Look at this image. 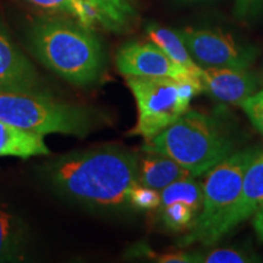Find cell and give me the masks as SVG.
Listing matches in <instances>:
<instances>
[{"mask_svg":"<svg viewBox=\"0 0 263 263\" xmlns=\"http://www.w3.org/2000/svg\"><path fill=\"white\" fill-rule=\"evenodd\" d=\"M27 2L42 9L70 16L71 18L90 29L101 26V18L97 10L85 0H27Z\"/></svg>","mask_w":263,"mask_h":263,"instance_id":"obj_16","label":"cell"},{"mask_svg":"<svg viewBox=\"0 0 263 263\" xmlns=\"http://www.w3.org/2000/svg\"><path fill=\"white\" fill-rule=\"evenodd\" d=\"M28 38L35 58L68 83L85 87L103 73V45L93 29L73 18L35 20Z\"/></svg>","mask_w":263,"mask_h":263,"instance_id":"obj_2","label":"cell"},{"mask_svg":"<svg viewBox=\"0 0 263 263\" xmlns=\"http://www.w3.org/2000/svg\"><path fill=\"white\" fill-rule=\"evenodd\" d=\"M128 202L138 210H155L161 206V194L138 183L130 189Z\"/></svg>","mask_w":263,"mask_h":263,"instance_id":"obj_20","label":"cell"},{"mask_svg":"<svg viewBox=\"0 0 263 263\" xmlns=\"http://www.w3.org/2000/svg\"><path fill=\"white\" fill-rule=\"evenodd\" d=\"M250 256L235 249H216L207 255H201V262L206 263H245L252 262Z\"/></svg>","mask_w":263,"mask_h":263,"instance_id":"obj_21","label":"cell"},{"mask_svg":"<svg viewBox=\"0 0 263 263\" xmlns=\"http://www.w3.org/2000/svg\"><path fill=\"white\" fill-rule=\"evenodd\" d=\"M0 122L22 129L84 137L94 127V112L88 107L59 101L50 94L0 90Z\"/></svg>","mask_w":263,"mask_h":263,"instance_id":"obj_4","label":"cell"},{"mask_svg":"<svg viewBox=\"0 0 263 263\" xmlns=\"http://www.w3.org/2000/svg\"><path fill=\"white\" fill-rule=\"evenodd\" d=\"M161 207L173 202L186 203L194 212H199L203 202V188L192 178L177 180L161 190Z\"/></svg>","mask_w":263,"mask_h":263,"instance_id":"obj_17","label":"cell"},{"mask_svg":"<svg viewBox=\"0 0 263 263\" xmlns=\"http://www.w3.org/2000/svg\"><path fill=\"white\" fill-rule=\"evenodd\" d=\"M254 221H252V226H254L256 235L259 241L263 242V203L259 206L257 212L254 215Z\"/></svg>","mask_w":263,"mask_h":263,"instance_id":"obj_24","label":"cell"},{"mask_svg":"<svg viewBox=\"0 0 263 263\" xmlns=\"http://www.w3.org/2000/svg\"><path fill=\"white\" fill-rule=\"evenodd\" d=\"M257 0H236V8L240 14H246V11L251 8Z\"/></svg>","mask_w":263,"mask_h":263,"instance_id":"obj_25","label":"cell"},{"mask_svg":"<svg viewBox=\"0 0 263 263\" xmlns=\"http://www.w3.org/2000/svg\"><path fill=\"white\" fill-rule=\"evenodd\" d=\"M179 33L200 67L249 68L255 60L254 49L238 44L227 33L197 28H184Z\"/></svg>","mask_w":263,"mask_h":263,"instance_id":"obj_7","label":"cell"},{"mask_svg":"<svg viewBox=\"0 0 263 263\" xmlns=\"http://www.w3.org/2000/svg\"><path fill=\"white\" fill-rule=\"evenodd\" d=\"M241 107L254 127L263 136V89L246 99Z\"/></svg>","mask_w":263,"mask_h":263,"instance_id":"obj_22","label":"cell"},{"mask_svg":"<svg viewBox=\"0 0 263 263\" xmlns=\"http://www.w3.org/2000/svg\"><path fill=\"white\" fill-rule=\"evenodd\" d=\"M233 141L215 118L188 110L159 136L145 141L146 153L167 156L194 177L207 173L232 154Z\"/></svg>","mask_w":263,"mask_h":263,"instance_id":"obj_3","label":"cell"},{"mask_svg":"<svg viewBox=\"0 0 263 263\" xmlns=\"http://www.w3.org/2000/svg\"><path fill=\"white\" fill-rule=\"evenodd\" d=\"M47 171L58 192L101 207L128 202L130 189L139 183L137 155L115 145L59 157Z\"/></svg>","mask_w":263,"mask_h":263,"instance_id":"obj_1","label":"cell"},{"mask_svg":"<svg viewBox=\"0 0 263 263\" xmlns=\"http://www.w3.org/2000/svg\"><path fill=\"white\" fill-rule=\"evenodd\" d=\"M146 33L150 42L162 49L171 60L200 78L203 68L194 61L179 32H174L172 29L159 25H150L146 29Z\"/></svg>","mask_w":263,"mask_h":263,"instance_id":"obj_14","label":"cell"},{"mask_svg":"<svg viewBox=\"0 0 263 263\" xmlns=\"http://www.w3.org/2000/svg\"><path fill=\"white\" fill-rule=\"evenodd\" d=\"M263 203V150L251 160L242 179L241 192L219 227V239L233 228L254 216Z\"/></svg>","mask_w":263,"mask_h":263,"instance_id":"obj_11","label":"cell"},{"mask_svg":"<svg viewBox=\"0 0 263 263\" xmlns=\"http://www.w3.org/2000/svg\"><path fill=\"white\" fill-rule=\"evenodd\" d=\"M184 3H199V2H202V0H182Z\"/></svg>","mask_w":263,"mask_h":263,"instance_id":"obj_26","label":"cell"},{"mask_svg":"<svg viewBox=\"0 0 263 263\" xmlns=\"http://www.w3.org/2000/svg\"><path fill=\"white\" fill-rule=\"evenodd\" d=\"M156 258L157 262L161 263H190V262H201V255H192L186 252H170L163 255H151Z\"/></svg>","mask_w":263,"mask_h":263,"instance_id":"obj_23","label":"cell"},{"mask_svg":"<svg viewBox=\"0 0 263 263\" xmlns=\"http://www.w3.org/2000/svg\"><path fill=\"white\" fill-rule=\"evenodd\" d=\"M126 83L138 107L137 126L132 134L145 141L159 136L185 114L178 100V81L170 77L127 76Z\"/></svg>","mask_w":263,"mask_h":263,"instance_id":"obj_6","label":"cell"},{"mask_svg":"<svg viewBox=\"0 0 263 263\" xmlns=\"http://www.w3.org/2000/svg\"><path fill=\"white\" fill-rule=\"evenodd\" d=\"M0 90L43 91L41 78L0 22Z\"/></svg>","mask_w":263,"mask_h":263,"instance_id":"obj_9","label":"cell"},{"mask_svg":"<svg viewBox=\"0 0 263 263\" xmlns=\"http://www.w3.org/2000/svg\"><path fill=\"white\" fill-rule=\"evenodd\" d=\"M49 154L50 150L43 134L0 122V157L14 156L27 160L32 156Z\"/></svg>","mask_w":263,"mask_h":263,"instance_id":"obj_12","label":"cell"},{"mask_svg":"<svg viewBox=\"0 0 263 263\" xmlns=\"http://www.w3.org/2000/svg\"><path fill=\"white\" fill-rule=\"evenodd\" d=\"M202 90L222 103L240 105L254 95L258 83L248 68L207 67L200 76Z\"/></svg>","mask_w":263,"mask_h":263,"instance_id":"obj_10","label":"cell"},{"mask_svg":"<svg viewBox=\"0 0 263 263\" xmlns=\"http://www.w3.org/2000/svg\"><path fill=\"white\" fill-rule=\"evenodd\" d=\"M195 212L184 202H173L162 207V219L164 224L172 230L190 228L194 222Z\"/></svg>","mask_w":263,"mask_h":263,"instance_id":"obj_19","label":"cell"},{"mask_svg":"<svg viewBox=\"0 0 263 263\" xmlns=\"http://www.w3.org/2000/svg\"><path fill=\"white\" fill-rule=\"evenodd\" d=\"M193 177L190 171L160 154L147 153L139 167V183L155 190H162L177 180Z\"/></svg>","mask_w":263,"mask_h":263,"instance_id":"obj_13","label":"cell"},{"mask_svg":"<svg viewBox=\"0 0 263 263\" xmlns=\"http://www.w3.org/2000/svg\"><path fill=\"white\" fill-rule=\"evenodd\" d=\"M116 66L123 76L170 77L176 81L199 78L176 64L153 42H129L116 55Z\"/></svg>","mask_w":263,"mask_h":263,"instance_id":"obj_8","label":"cell"},{"mask_svg":"<svg viewBox=\"0 0 263 263\" xmlns=\"http://www.w3.org/2000/svg\"><path fill=\"white\" fill-rule=\"evenodd\" d=\"M101 18V26L114 32H123L129 28L137 17V12L127 0H85Z\"/></svg>","mask_w":263,"mask_h":263,"instance_id":"obj_15","label":"cell"},{"mask_svg":"<svg viewBox=\"0 0 263 263\" xmlns=\"http://www.w3.org/2000/svg\"><path fill=\"white\" fill-rule=\"evenodd\" d=\"M21 241L22 233L16 218L0 209V261L15 257Z\"/></svg>","mask_w":263,"mask_h":263,"instance_id":"obj_18","label":"cell"},{"mask_svg":"<svg viewBox=\"0 0 263 263\" xmlns=\"http://www.w3.org/2000/svg\"><path fill=\"white\" fill-rule=\"evenodd\" d=\"M257 149L230 154L206 174L203 183L202 211L190 226L180 246L194 242L210 246L219 240V227L241 192L246 168L257 154Z\"/></svg>","mask_w":263,"mask_h":263,"instance_id":"obj_5","label":"cell"}]
</instances>
